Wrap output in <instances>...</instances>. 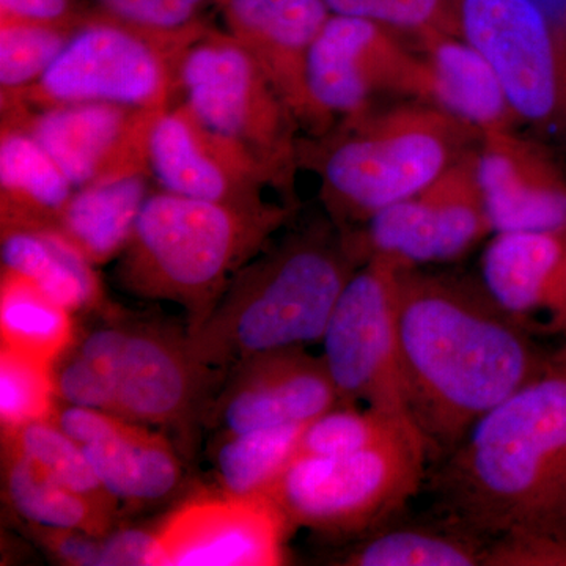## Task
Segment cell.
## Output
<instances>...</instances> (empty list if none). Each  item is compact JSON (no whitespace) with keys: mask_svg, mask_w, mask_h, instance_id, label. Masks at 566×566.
I'll return each mask as SVG.
<instances>
[{"mask_svg":"<svg viewBox=\"0 0 566 566\" xmlns=\"http://www.w3.org/2000/svg\"><path fill=\"white\" fill-rule=\"evenodd\" d=\"M408 430L419 428L411 420L367 406L337 405L307 423L296 455H349L382 444Z\"/></svg>","mask_w":566,"mask_h":566,"instance_id":"32","label":"cell"},{"mask_svg":"<svg viewBox=\"0 0 566 566\" xmlns=\"http://www.w3.org/2000/svg\"><path fill=\"white\" fill-rule=\"evenodd\" d=\"M178 87L180 102L255 156L294 205L301 125L255 59L226 31L208 28L186 48Z\"/></svg>","mask_w":566,"mask_h":566,"instance_id":"8","label":"cell"},{"mask_svg":"<svg viewBox=\"0 0 566 566\" xmlns=\"http://www.w3.org/2000/svg\"><path fill=\"white\" fill-rule=\"evenodd\" d=\"M397 333L409 417L433 460L452 452L551 356L480 281L422 268L398 275Z\"/></svg>","mask_w":566,"mask_h":566,"instance_id":"1","label":"cell"},{"mask_svg":"<svg viewBox=\"0 0 566 566\" xmlns=\"http://www.w3.org/2000/svg\"><path fill=\"white\" fill-rule=\"evenodd\" d=\"M29 524V534L57 564L71 566H99L102 538L74 528Z\"/></svg>","mask_w":566,"mask_h":566,"instance_id":"38","label":"cell"},{"mask_svg":"<svg viewBox=\"0 0 566 566\" xmlns=\"http://www.w3.org/2000/svg\"><path fill=\"white\" fill-rule=\"evenodd\" d=\"M125 338L126 323H112L74 342L54 364L59 403L114 412L115 375Z\"/></svg>","mask_w":566,"mask_h":566,"instance_id":"30","label":"cell"},{"mask_svg":"<svg viewBox=\"0 0 566 566\" xmlns=\"http://www.w3.org/2000/svg\"><path fill=\"white\" fill-rule=\"evenodd\" d=\"M562 534H564L566 536V513H565V517H564V524H562Z\"/></svg>","mask_w":566,"mask_h":566,"instance_id":"42","label":"cell"},{"mask_svg":"<svg viewBox=\"0 0 566 566\" xmlns=\"http://www.w3.org/2000/svg\"><path fill=\"white\" fill-rule=\"evenodd\" d=\"M307 424H282L223 433L214 450V474L223 493L264 495L292 463Z\"/></svg>","mask_w":566,"mask_h":566,"instance_id":"29","label":"cell"},{"mask_svg":"<svg viewBox=\"0 0 566 566\" xmlns=\"http://www.w3.org/2000/svg\"><path fill=\"white\" fill-rule=\"evenodd\" d=\"M476 147L422 191L352 229L364 262L374 256L403 268L453 262L493 234L476 174Z\"/></svg>","mask_w":566,"mask_h":566,"instance_id":"12","label":"cell"},{"mask_svg":"<svg viewBox=\"0 0 566 566\" xmlns=\"http://www.w3.org/2000/svg\"><path fill=\"white\" fill-rule=\"evenodd\" d=\"M92 13L88 0H0V20L82 24Z\"/></svg>","mask_w":566,"mask_h":566,"instance_id":"41","label":"cell"},{"mask_svg":"<svg viewBox=\"0 0 566 566\" xmlns=\"http://www.w3.org/2000/svg\"><path fill=\"white\" fill-rule=\"evenodd\" d=\"M405 33L363 18L331 14L305 66L315 134L338 120L398 99L428 103L427 70Z\"/></svg>","mask_w":566,"mask_h":566,"instance_id":"10","label":"cell"},{"mask_svg":"<svg viewBox=\"0 0 566 566\" xmlns=\"http://www.w3.org/2000/svg\"><path fill=\"white\" fill-rule=\"evenodd\" d=\"M208 28L156 32L92 13L35 84L0 98L2 111L77 103L166 109L180 96L186 48Z\"/></svg>","mask_w":566,"mask_h":566,"instance_id":"6","label":"cell"},{"mask_svg":"<svg viewBox=\"0 0 566 566\" xmlns=\"http://www.w3.org/2000/svg\"><path fill=\"white\" fill-rule=\"evenodd\" d=\"M3 493L25 523L74 528L95 536L114 531L117 513L63 486L29 458L2 447Z\"/></svg>","mask_w":566,"mask_h":566,"instance_id":"26","label":"cell"},{"mask_svg":"<svg viewBox=\"0 0 566 566\" xmlns=\"http://www.w3.org/2000/svg\"><path fill=\"white\" fill-rule=\"evenodd\" d=\"M416 41L427 70L428 103L480 134L521 125L493 66L468 40L428 32Z\"/></svg>","mask_w":566,"mask_h":566,"instance_id":"21","label":"cell"},{"mask_svg":"<svg viewBox=\"0 0 566 566\" xmlns=\"http://www.w3.org/2000/svg\"><path fill=\"white\" fill-rule=\"evenodd\" d=\"M430 446L419 430L342 457L294 455L264 494L292 527L364 536L385 527L424 482Z\"/></svg>","mask_w":566,"mask_h":566,"instance_id":"7","label":"cell"},{"mask_svg":"<svg viewBox=\"0 0 566 566\" xmlns=\"http://www.w3.org/2000/svg\"><path fill=\"white\" fill-rule=\"evenodd\" d=\"M151 177L164 191L255 207L274 178L255 156L200 120L185 103L159 112L150 134Z\"/></svg>","mask_w":566,"mask_h":566,"instance_id":"16","label":"cell"},{"mask_svg":"<svg viewBox=\"0 0 566 566\" xmlns=\"http://www.w3.org/2000/svg\"><path fill=\"white\" fill-rule=\"evenodd\" d=\"M2 346L54 365L76 342L73 312L21 275L2 270Z\"/></svg>","mask_w":566,"mask_h":566,"instance_id":"28","label":"cell"},{"mask_svg":"<svg viewBox=\"0 0 566 566\" xmlns=\"http://www.w3.org/2000/svg\"><path fill=\"white\" fill-rule=\"evenodd\" d=\"M222 385L210 411L223 433L307 424L344 405L323 357L305 346L253 356L229 370Z\"/></svg>","mask_w":566,"mask_h":566,"instance_id":"17","label":"cell"},{"mask_svg":"<svg viewBox=\"0 0 566 566\" xmlns=\"http://www.w3.org/2000/svg\"><path fill=\"white\" fill-rule=\"evenodd\" d=\"M216 371L196 356L188 331L158 322L126 323L114 412L145 427L182 430L210 408Z\"/></svg>","mask_w":566,"mask_h":566,"instance_id":"15","label":"cell"},{"mask_svg":"<svg viewBox=\"0 0 566 566\" xmlns=\"http://www.w3.org/2000/svg\"><path fill=\"white\" fill-rule=\"evenodd\" d=\"M290 528L266 495L197 494L156 524V566L281 565Z\"/></svg>","mask_w":566,"mask_h":566,"instance_id":"14","label":"cell"},{"mask_svg":"<svg viewBox=\"0 0 566 566\" xmlns=\"http://www.w3.org/2000/svg\"><path fill=\"white\" fill-rule=\"evenodd\" d=\"M476 174L493 234L566 229V172L547 145L517 128L482 134Z\"/></svg>","mask_w":566,"mask_h":566,"instance_id":"18","label":"cell"},{"mask_svg":"<svg viewBox=\"0 0 566 566\" xmlns=\"http://www.w3.org/2000/svg\"><path fill=\"white\" fill-rule=\"evenodd\" d=\"M76 191L73 182L17 123L0 132V223L7 229H52Z\"/></svg>","mask_w":566,"mask_h":566,"instance_id":"22","label":"cell"},{"mask_svg":"<svg viewBox=\"0 0 566 566\" xmlns=\"http://www.w3.org/2000/svg\"><path fill=\"white\" fill-rule=\"evenodd\" d=\"M161 111L77 103L2 111V120L31 133L77 189L129 175H151L150 134Z\"/></svg>","mask_w":566,"mask_h":566,"instance_id":"13","label":"cell"},{"mask_svg":"<svg viewBox=\"0 0 566 566\" xmlns=\"http://www.w3.org/2000/svg\"><path fill=\"white\" fill-rule=\"evenodd\" d=\"M482 139L422 99L379 104L300 142V167L319 178V196L340 229L422 191Z\"/></svg>","mask_w":566,"mask_h":566,"instance_id":"4","label":"cell"},{"mask_svg":"<svg viewBox=\"0 0 566 566\" xmlns=\"http://www.w3.org/2000/svg\"><path fill=\"white\" fill-rule=\"evenodd\" d=\"M54 365L14 349L0 348L2 430L51 419L57 408Z\"/></svg>","mask_w":566,"mask_h":566,"instance_id":"34","label":"cell"},{"mask_svg":"<svg viewBox=\"0 0 566 566\" xmlns=\"http://www.w3.org/2000/svg\"><path fill=\"white\" fill-rule=\"evenodd\" d=\"M352 230L316 221L264 245L189 335L196 356L229 371L274 349L322 342L338 297L364 264Z\"/></svg>","mask_w":566,"mask_h":566,"instance_id":"3","label":"cell"},{"mask_svg":"<svg viewBox=\"0 0 566 566\" xmlns=\"http://www.w3.org/2000/svg\"><path fill=\"white\" fill-rule=\"evenodd\" d=\"M333 14L375 21L408 36L460 35L458 0H323Z\"/></svg>","mask_w":566,"mask_h":566,"instance_id":"35","label":"cell"},{"mask_svg":"<svg viewBox=\"0 0 566 566\" xmlns=\"http://www.w3.org/2000/svg\"><path fill=\"white\" fill-rule=\"evenodd\" d=\"M226 31L262 66L301 128L315 134L305 88L312 44L329 20L323 0H214Z\"/></svg>","mask_w":566,"mask_h":566,"instance_id":"20","label":"cell"},{"mask_svg":"<svg viewBox=\"0 0 566 566\" xmlns=\"http://www.w3.org/2000/svg\"><path fill=\"white\" fill-rule=\"evenodd\" d=\"M51 419L63 433L70 436L82 447L120 433L132 423V420L114 415V412L65 403L57 405Z\"/></svg>","mask_w":566,"mask_h":566,"instance_id":"39","label":"cell"},{"mask_svg":"<svg viewBox=\"0 0 566 566\" xmlns=\"http://www.w3.org/2000/svg\"><path fill=\"white\" fill-rule=\"evenodd\" d=\"M104 490L126 504H151L180 486V458L166 436L132 422L120 433L82 447Z\"/></svg>","mask_w":566,"mask_h":566,"instance_id":"24","label":"cell"},{"mask_svg":"<svg viewBox=\"0 0 566 566\" xmlns=\"http://www.w3.org/2000/svg\"><path fill=\"white\" fill-rule=\"evenodd\" d=\"M431 486L450 521L482 538L564 535L566 344L476 420L447 453Z\"/></svg>","mask_w":566,"mask_h":566,"instance_id":"2","label":"cell"},{"mask_svg":"<svg viewBox=\"0 0 566 566\" xmlns=\"http://www.w3.org/2000/svg\"><path fill=\"white\" fill-rule=\"evenodd\" d=\"M486 566H566V536L517 534L488 545Z\"/></svg>","mask_w":566,"mask_h":566,"instance_id":"37","label":"cell"},{"mask_svg":"<svg viewBox=\"0 0 566 566\" xmlns=\"http://www.w3.org/2000/svg\"><path fill=\"white\" fill-rule=\"evenodd\" d=\"M460 35L493 66L521 125L566 148V28L538 0H458Z\"/></svg>","mask_w":566,"mask_h":566,"instance_id":"9","label":"cell"},{"mask_svg":"<svg viewBox=\"0 0 566 566\" xmlns=\"http://www.w3.org/2000/svg\"><path fill=\"white\" fill-rule=\"evenodd\" d=\"M148 174L77 188L51 230L61 234L93 266L118 259L132 240L145 200Z\"/></svg>","mask_w":566,"mask_h":566,"instance_id":"23","label":"cell"},{"mask_svg":"<svg viewBox=\"0 0 566 566\" xmlns=\"http://www.w3.org/2000/svg\"><path fill=\"white\" fill-rule=\"evenodd\" d=\"M99 566H156L155 527L118 528L104 535Z\"/></svg>","mask_w":566,"mask_h":566,"instance_id":"40","label":"cell"},{"mask_svg":"<svg viewBox=\"0 0 566 566\" xmlns=\"http://www.w3.org/2000/svg\"><path fill=\"white\" fill-rule=\"evenodd\" d=\"M2 270L28 279L76 314L103 304L95 266L51 229L2 230Z\"/></svg>","mask_w":566,"mask_h":566,"instance_id":"25","label":"cell"},{"mask_svg":"<svg viewBox=\"0 0 566 566\" xmlns=\"http://www.w3.org/2000/svg\"><path fill=\"white\" fill-rule=\"evenodd\" d=\"M93 13L156 32H182L205 24L214 0H88Z\"/></svg>","mask_w":566,"mask_h":566,"instance_id":"36","label":"cell"},{"mask_svg":"<svg viewBox=\"0 0 566 566\" xmlns=\"http://www.w3.org/2000/svg\"><path fill=\"white\" fill-rule=\"evenodd\" d=\"M480 283L532 337L566 344V229L491 234Z\"/></svg>","mask_w":566,"mask_h":566,"instance_id":"19","label":"cell"},{"mask_svg":"<svg viewBox=\"0 0 566 566\" xmlns=\"http://www.w3.org/2000/svg\"><path fill=\"white\" fill-rule=\"evenodd\" d=\"M2 447H9L29 458L63 486L117 513L120 502L104 490L82 446L63 433L54 420H35L20 427L6 428L2 430Z\"/></svg>","mask_w":566,"mask_h":566,"instance_id":"31","label":"cell"},{"mask_svg":"<svg viewBox=\"0 0 566 566\" xmlns=\"http://www.w3.org/2000/svg\"><path fill=\"white\" fill-rule=\"evenodd\" d=\"M82 24L0 20V98L35 84Z\"/></svg>","mask_w":566,"mask_h":566,"instance_id":"33","label":"cell"},{"mask_svg":"<svg viewBox=\"0 0 566 566\" xmlns=\"http://www.w3.org/2000/svg\"><path fill=\"white\" fill-rule=\"evenodd\" d=\"M401 268L374 256L354 273L324 329L322 357L342 403L411 420L397 333Z\"/></svg>","mask_w":566,"mask_h":566,"instance_id":"11","label":"cell"},{"mask_svg":"<svg viewBox=\"0 0 566 566\" xmlns=\"http://www.w3.org/2000/svg\"><path fill=\"white\" fill-rule=\"evenodd\" d=\"M482 536L450 526L381 527L364 535L342 558L348 566H479L486 565Z\"/></svg>","mask_w":566,"mask_h":566,"instance_id":"27","label":"cell"},{"mask_svg":"<svg viewBox=\"0 0 566 566\" xmlns=\"http://www.w3.org/2000/svg\"><path fill=\"white\" fill-rule=\"evenodd\" d=\"M294 205L240 207L169 191L148 196L117 259L115 281L147 301L185 308L193 334L214 311L233 275L292 218Z\"/></svg>","mask_w":566,"mask_h":566,"instance_id":"5","label":"cell"}]
</instances>
